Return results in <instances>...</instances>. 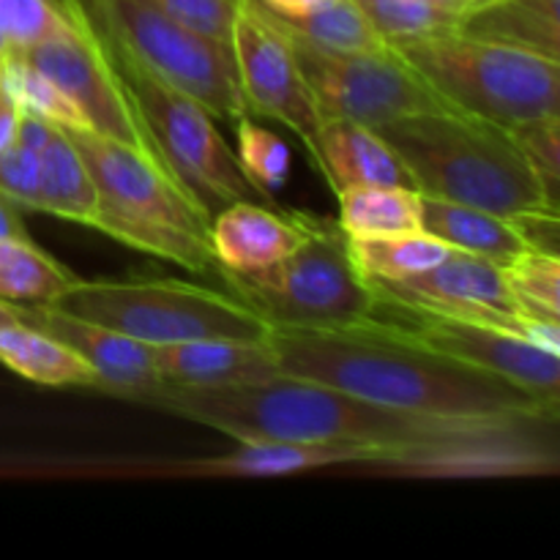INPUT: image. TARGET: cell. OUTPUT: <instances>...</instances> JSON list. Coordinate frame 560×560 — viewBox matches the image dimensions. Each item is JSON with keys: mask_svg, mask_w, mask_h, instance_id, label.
Segmentation results:
<instances>
[{"mask_svg": "<svg viewBox=\"0 0 560 560\" xmlns=\"http://www.w3.org/2000/svg\"><path fill=\"white\" fill-rule=\"evenodd\" d=\"M459 33L560 58L558 0H479L465 14Z\"/></svg>", "mask_w": 560, "mask_h": 560, "instance_id": "cell-20", "label": "cell"}, {"mask_svg": "<svg viewBox=\"0 0 560 560\" xmlns=\"http://www.w3.org/2000/svg\"><path fill=\"white\" fill-rule=\"evenodd\" d=\"M514 299L528 315L560 323V257L525 249L503 266Z\"/></svg>", "mask_w": 560, "mask_h": 560, "instance_id": "cell-30", "label": "cell"}, {"mask_svg": "<svg viewBox=\"0 0 560 560\" xmlns=\"http://www.w3.org/2000/svg\"><path fill=\"white\" fill-rule=\"evenodd\" d=\"M153 366L162 386L235 388L282 375L277 353L266 339H195L151 345Z\"/></svg>", "mask_w": 560, "mask_h": 560, "instance_id": "cell-15", "label": "cell"}, {"mask_svg": "<svg viewBox=\"0 0 560 560\" xmlns=\"http://www.w3.org/2000/svg\"><path fill=\"white\" fill-rule=\"evenodd\" d=\"M80 0H0V31L14 52H25L69 22Z\"/></svg>", "mask_w": 560, "mask_h": 560, "instance_id": "cell-32", "label": "cell"}, {"mask_svg": "<svg viewBox=\"0 0 560 560\" xmlns=\"http://www.w3.org/2000/svg\"><path fill=\"white\" fill-rule=\"evenodd\" d=\"M230 47L249 115L288 126L320 173L323 115L282 25L257 0H238Z\"/></svg>", "mask_w": 560, "mask_h": 560, "instance_id": "cell-13", "label": "cell"}, {"mask_svg": "<svg viewBox=\"0 0 560 560\" xmlns=\"http://www.w3.org/2000/svg\"><path fill=\"white\" fill-rule=\"evenodd\" d=\"M77 273L38 249L33 238H0V299L27 306H55Z\"/></svg>", "mask_w": 560, "mask_h": 560, "instance_id": "cell-24", "label": "cell"}, {"mask_svg": "<svg viewBox=\"0 0 560 560\" xmlns=\"http://www.w3.org/2000/svg\"><path fill=\"white\" fill-rule=\"evenodd\" d=\"M131 402L244 441L348 443L383 454V468L424 476H509L556 468L558 419L468 421L410 413L355 394L277 375L235 388L159 386Z\"/></svg>", "mask_w": 560, "mask_h": 560, "instance_id": "cell-1", "label": "cell"}, {"mask_svg": "<svg viewBox=\"0 0 560 560\" xmlns=\"http://www.w3.org/2000/svg\"><path fill=\"white\" fill-rule=\"evenodd\" d=\"M257 3H262L268 11H273L279 16H293L317 9V5L328 3V0H257Z\"/></svg>", "mask_w": 560, "mask_h": 560, "instance_id": "cell-37", "label": "cell"}, {"mask_svg": "<svg viewBox=\"0 0 560 560\" xmlns=\"http://www.w3.org/2000/svg\"><path fill=\"white\" fill-rule=\"evenodd\" d=\"M22 124V109L11 104L9 98H0V156L14 145L16 135H20Z\"/></svg>", "mask_w": 560, "mask_h": 560, "instance_id": "cell-35", "label": "cell"}, {"mask_svg": "<svg viewBox=\"0 0 560 560\" xmlns=\"http://www.w3.org/2000/svg\"><path fill=\"white\" fill-rule=\"evenodd\" d=\"M348 249L366 282H397V279L413 277L438 266L454 252L452 246L424 230L348 238Z\"/></svg>", "mask_w": 560, "mask_h": 560, "instance_id": "cell-26", "label": "cell"}, {"mask_svg": "<svg viewBox=\"0 0 560 560\" xmlns=\"http://www.w3.org/2000/svg\"><path fill=\"white\" fill-rule=\"evenodd\" d=\"M93 14L109 42L164 85L195 98L213 120L235 126L249 115L230 44L180 25L142 0H93Z\"/></svg>", "mask_w": 560, "mask_h": 560, "instance_id": "cell-8", "label": "cell"}, {"mask_svg": "<svg viewBox=\"0 0 560 560\" xmlns=\"http://www.w3.org/2000/svg\"><path fill=\"white\" fill-rule=\"evenodd\" d=\"M421 230L441 238L452 249L470 252V255L498 262L501 268L530 249L509 219L485 208L441 200V197L421 195Z\"/></svg>", "mask_w": 560, "mask_h": 560, "instance_id": "cell-19", "label": "cell"}, {"mask_svg": "<svg viewBox=\"0 0 560 560\" xmlns=\"http://www.w3.org/2000/svg\"><path fill=\"white\" fill-rule=\"evenodd\" d=\"M388 44L446 36L463 27L468 0H355Z\"/></svg>", "mask_w": 560, "mask_h": 560, "instance_id": "cell-27", "label": "cell"}, {"mask_svg": "<svg viewBox=\"0 0 560 560\" xmlns=\"http://www.w3.org/2000/svg\"><path fill=\"white\" fill-rule=\"evenodd\" d=\"M27 326L69 345L96 370L98 388L135 399L162 386L153 366L151 345L137 342L115 328L71 315L60 306H27Z\"/></svg>", "mask_w": 560, "mask_h": 560, "instance_id": "cell-14", "label": "cell"}, {"mask_svg": "<svg viewBox=\"0 0 560 560\" xmlns=\"http://www.w3.org/2000/svg\"><path fill=\"white\" fill-rule=\"evenodd\" d=\"M514 145L520 148L523 159L534 175L539 178L541 189L547 191L552 202H558L560 186V115L550 118L525 120L509 129ZM560 206V202H558Z\"/></svg>", "mask_w": 560, "mask_h": 560, "instance_id": "cell-33", "label": "cell"}, {"mask_svg": "<svg viewBox=\"0 0 560 560\" xmlns=\"http://www.w3.org/2000/svg\"><path fill=\"white\" fill-rule=\"evenodd\" d=\"M306 211H279L257 200L224 206L211 219V249L219 268L260 271L288 257L304 238Z\"/></svg>", "mask_w": 560, "mask_h": 560, "instance_id": "cell-16", "label": "cell"}, {"mask_svg": "<svg viewBox=\"0 0 560 560\" xmlns=\"http://www.w3.org/2000/svg\"><path fill=\"white\" fill-rule=\"evenodd\" d=\"M113 52L131 93H135L148 131L156 140L162 156L167 159L170 170L189 186L191 195L208 208L211 217L238 200L277 206L246 178L238 156L228 145L217 120L206 107H200L195 98L184 96L175 88L164 85L118 44H113Z\"/></svg>", "mask_w": 560, "mask_h": 560, "instance_id": "cell-9", "label": "cell"}, {"mask_svg": "<svg viewBox=\"0 0 560 560\" xmlns=\"http://www.w3.org/2000/svg\"><path fill=\"white\" fill-rule=\"evenodd\" d=\"M468 3H479V0H468Z\"/></svg>", "mask_w": 560, "mask_h": 560, "instance_id": "cell-40", "label": "cell"}, {"mask_svg": "<svg viewBox=\"0 0 560 560\" xmlns=\"http://www.w3.org/2000/svg\"><path fill=\"white\" fill-rule=\"evenodd\" d=\"M11 323H27V304L0 299V326H11Z\"/></svg>", "mask_w": 560, "mask_h": 560, "instance_id": "cell-38", "label": "cell"}, {"mask_svg": "<svg viewBox=\"0 0 560 560\" xmlns=\"http://www.w3.org/2000/svg\"><path fill=\"white\" fill-rule=\"evenodd\" d=\"M0 98H3V93H0Z\"/></svg>", "mask_w": 560, "mask_h": 560, "instance_id": "cell-41", "label": "cell"}, {"mask_svg": "<svg viewBox=\"0 0 560 560\" xmlns=\"http://www.w3.org/2000/svg\"><path fill=\"white\" fill-rule=\"evenodd\" d=\"M9 55H14V49L9 47V42H5V36H3V31H0V63H3L5 58H9Z\"/></svg>", "mask_w": 560, "mask_h": 560, "instance_id": "cell-39", "label": "cell"}, {"mask_svg": "<svg viewBox=\"0 0 560 560\" xmlns=\"http://www.w3.org/2000/svg\"><path fill=\"white\" fill-rule=\"evenodd\" d=\"M394 52L457 113L512 126L560 115L558 60L468 33L392 44Z\"/></svg>", "mask_w": 560, "mask_h": 560, "instance_id": "cell-5", "label": "cell"}, {"mask_svg": "<svg viewBox=\"0 0 560 560\" xmlns=\"http://www.w3.org/2000/svg\"><path fill=\"white\" fill-rule=\"evenodd\" d=\"M217 277L271 326H359L370 320L377 301L375 288L350 257L348 235L337 219L312 213H306L304 238L288 257L249 273L219 268Z\"/></svg>", "mask_w": 560, "mask_h": 560, "instance_id": "cell-6", "label": "cell"}, {"mask_svg": "<svg viewBox=\"0 0 560 560\" xmlns=\"http://www.w3.org/2000/svg\"><path fill=\"white\" fill-rule=\"evenodd\" d=\"M337 224L348 238L421 230V195L405 186H355L337 195Z\"/></svg>", "mask_w": 560, "mask_h": 560, "instance_id": "cell-23", "label": "cell"}, {"mask_svg": "<svg viewBox=\"0 0 560 560\" xmlns=\"http://www.w3.org/2000/svg\"><path fill=\"white\" fill-rule=\"evenodd\" d=\"M0 238H20V241L31 238V235H27L25 222L20 219V211H16L11 202H5L3 197H0Z\"/></svg>", "mask_w": 560, "mask_h": 560, "instance_id": "cell-36", "label": "cell"}, {"mask_svg": "<svg viewBox=\"0 0 560 560\" xmlns=\"http://www.w3.org/2000/svg\"><path fill=\"white\" fill-rule=\"evenodd\" d=\"M273 20L295 38L328 52H377L388 47L386 38L377 33L355 0H328L304 14H273Z\"/></svg>", "mask_w": 560, "mask_h": 560, "instance_id": "cell-25", "label": "cell"}, {"mask_svg": "<svg viewBox=\"0 0 560 560\" xmlns=\"http://www.w3.org/2000/svg\"><path fill=\"white\" fill-rule=\"evenodd\" d=\"M85 159L98 189L93 230L129 249L217 277L211 213L170 167L88 126H60Z\"/></svg>", "mask_w": 560, "mask_h": 560, "instance_id": "cell-4", "label": "cell"}, {"mask_svg": "<svg viewBox=\"0 0 560 560\" xmlns=\"http://www.w3.org/2000/svg\"><path fill=\"white\" fill-rule=\"evenodd\" d=\"M142 3L222 44H230L233 38L238 0H142Z\"/></svg>", "mask_w": 560, "mask_h": 560, "instance_id": "cell-34", "label": "cell"}, {"mask_svg": "<svg viewBox=\"0 0 560 560\" xmlns=\"http://www.w3.org/2000/svg\"><path fill=\"white\" fill-rule=\"evenodd\" d=\"M0 364L49 388H98V375L80 353L27 323L0 326Z\"/></svg>", "mask_w": 560, "mask_h": 560, "instance_id": "cell-21", "label": "cell"}, {"mask_svg": "<svg viewBox=\"0 0 560 560\" xmlns=\"http://www.w3.org/2000/svg\"><path fill=\"white\" fill-rule=\"evenodd\" d=\"M288 38L323 118H350L377 129L405 115L452 109L392 44L377 52H328L293 33Z\"/></svg>", "mask_w": 560, "mask_h": 560, "instance_id": "cell-11", "label": "cell"}, {"mask_svg": "<svg viewBox=\"0 0 560 560\" xmlns=\"http://www.w3.org/2000/svg\"><path fill=\"white\" fill-rule=\"evenodd\" d=\"M419 195L485 208L503 219L558 211L509 129L457 109H430L377 126Z\"/></svg>", "mask_w": 560, "mask_h": 560, "instance_id": "cell-3", "label": "cell"}, {"mask_svg": "<svg viewBox=\"0 0 560 560\" xmlns=\"http://www.w3.org/2000/svg\"><path fill=\"white\" fill-rule=\"evenodd\" d=\"M49 120L22 113L14 145L0 156V197L16 211H36L42 186V151L49 135Z\"/></svg>", "mask_w": 560, "mask_h": 560, "instance_id": "cell-29", "label": "cell"}, {"mask_svg": "<svg viewBox=\"0 0 560 560\" xmlns=\"http://www.w3.org/2000/svg\"><path fill=\"white\" fill-rule=\"evenodd\" d=\"M36 213L93 228L98 213V189L85 159L60 126H49L42 151V186Z\"/></svg>", "mask_w": 560, "mask_h": 560, "instance_id": "cell-22", "label": "cell"}, {"mask_svg": "<svg viewBox=\"0 0 560 560\" xmlns=\"http://www.w3.org/2000/svg\"><path fill=\"white\" fill-rule=\"evenodd\" d=\"M342 465H383V454L348 443L306 441H244L235 452L211 459H195L186 470L202 476H290Z\"/></svg>", "mask_w": 560, "mask_h": 560, "instance_id": "cell-18", "label": "cell"}, {"mask_svg": "<svg viewBox=\"0 0 560 560\" xmlns=\"http://www.w3.org/2000/svg\"><path fill=\"white\" fill-rule=\"evenodd\" d=\"M320 175L334 195L355 186H405L416 189L408 167L372 126L350 118H323Z\"/></svg>", "mask_w": 560, "mask_h": 560, "instance_id": "cell-17", "label": "cell"}, {"mask_svg": "<svg viewBox=\"0 0 560 560\" xmlns=\"http://www.w3.org/2000/svg\"><path fill=\"white\" fill-rule=\"evenodd\" d=\"M235 156L244 167L246 178L268 197L277 202V191L288 184L290 175V151L273 131L266 126L255 124L252 115L235 124Z\"/></svg>", "mask_w": 560, "mask_h": 560, "instance_id": "cell-31", "label": "cell"}, {"mask_svg": "<svg viewBox=\"0 0 560 560\" xmlns=\"http://www.w3.org/2000/svg\"><path fill=\"white\" fill-rule=\"evenodd\" d=\"M268 345L282 375L323 383L388 408L468 421L558 419V405L421 348L372 317L345 328L271 326Z\"/></svg>", "mask_w": 560, "mask_h": 560, "instance_id": "cell-2", "label": "cell"}, {"mask_svg": "<svg viewBox=\"0 0 560 560\" xmlns=\"http://www.w3.org/2000/svg\"><path fill=\"white\" fill-rule=\"evenodd\" d=\"M372 320L383 323L421 348L503 377L541 402H560V355L539 348L520 334L487 323L435 315L381 295L375 301Z\"/></svg>", "mask_w": 560, "mask_h": 560, "instance_id": "cell-12", "label": "cell"}, {"mask_svg": "<svg viewBox=\"0 0 560 560\" xmlns=\"http://www.w3.org/2000/svg\"><path fill=\"white\" fill-rule=\"evenodd\" d=\"M0 93L22 113L36 115L55 126H85L71 98L16 52L0 63Z\"/></svg>", "mask_w": 560, "mask_h": 560, "instance_id": "cell-28", "label": "cell"}, {"mask_svg": "<svg viewBox=\"0 0 560 560\" xmlns=\"http://www.w3.org/2000/svg\"><path fill=\"white\" fill-rule=\"evenodd\" d=\"M16 55H22L33 69L42 71L71 98L88 129L170 167L148 131L135 93L115 60L107 33L82 0L58 33Z\"/></svg>", "mask_w": 560, "mask_h": 560, "instance_id": "cell-10", "label": "cell"}, {"mask_svg": "<svg viewBox=\"0 0 560 560\" xmlns=\"http://www.w3.org/2000/svg\"><path fill=\"white\" fill-rule=\"evenodd\" d=\"M55 306L145 345L266 339L271 323L246 301L180 279H77Z\"/></svg>", "mask_w": 560, "mask_h": 560, "instance_id": "cell-7", "label": "cell"}]
</instances>
